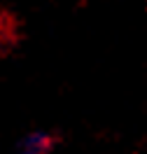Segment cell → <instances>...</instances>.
<instances>
[{
    "mask_svg": "<svg viewBox=\"0 0 147 154\" xmlns=\"http://www.w3.org/2000/svg\"><path fill=\"white\" fill-rule=\"evenodd\" d=\"M61 135L51 128H30L14 145V154H56Z\"/></svg>",
    "mask_w": 147,
    "mask_h": 154,
    "instance_id": "6da1fadb",
    "label": "cell"
}]
</instances>
